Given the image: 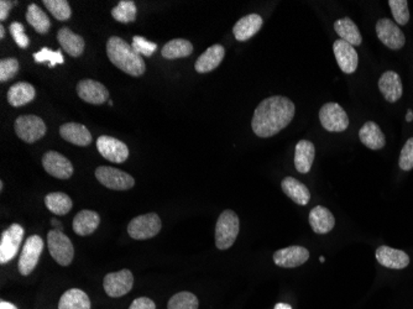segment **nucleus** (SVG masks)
<instances>
[{"label":"nucleus","instance_id":"2","mask_svg":"<svg viewBox=\"0 0 413 309\" xmlns=\"http://www.w3.org/2000/svg\"><path fill=\"white\" fill-rule=\"evenodd\" d=\"M107 55L110 62L119 70L134 77L145 73L147 66L140 55L134 51L133 46L118 36H112L107 42Z\"/></svg>","mask_w":413,"mask_h":309},{"label":"nucleus","instance_id":"27","mask_svg":"<svg viewBox=\"0 0 413 309\" xmlns=\"http://www.w3.org/2000/svg\"><path fill=\"white\" fill-rule=\"evenodd\" d=\"M359 139L370 150H381L386 145V139L381 127L374 121H368L362 125L359 132Z\"/></svg>","mask_w":413,"mask_h":309},{"label":"nucleus","instance_id":"42","mask_svg":"<svg viewBox=\"0 0 413 309\" xmlns=\"http://www.w3.org/2000/svg\"><path fill=\"white\" fill-rule=\"evenodd\" d=\"M399 164L402 171L413 170V138L408 139L402 147Z\"/></svg>","mask_w":413,"mask_h":309},{"label":"nucleus","instance_id":"8","mask_svg":"<svg viewBox=\"0 0 413 309\" xmlns=\"http://www.w3.org/2000/svg\"><path fill=\"white\" fill-rule=\"evenodd\" d=\"M44 250V240L38 235L29 236L20 255L18 270L23 276H29L38 266V260Z\"/></svg>","mask_w":413,"mask_h":309},{"label":"nucleus","instance_id":"39","mask_svg":"<svg viewBox=\"0 0 413 309\" xmlns=\"http://www.w3.org/2000/svg\"><path fill=\"white\" fill-rule=\"evenodd\" d=\"M34 60L38 62V64H42V62H50L49 67L52 69L55 64H62L64 62V56H62V52L61 51H52L47 47H44L38 52L34 53Z\"/></svg>","mask_w":413,"mask_h":309},{"label":"nucleus","instance_id":"52","mask_svg":"<svg viewBox=\"0 0 413 309\" xmlns=\"http://www.w3.org/2000/svg\"><path fill=\"white\" fill-rule=\"evenodd\" d=\"M108 104L112 107V106H113V101H108Z\"/></svg>","mask_w":413,"mask_h":309},{"label":"nucleus","instance_id":"33","mask_svg":"<svg viewBox=\"0 0 413 309\" xmlns=\"http://www.w3.org/2000/svg\"><path fill=\"white\" fill-rule=\"evenodd\" d=\"M45 206L53 214L66 215L70 213L73 202L70 197L62 192H53L45 197Z\"/></svg>","mask_w":413,"mask_h":309},{"label":"nucleus","instance_id":"10","mask_svg":"<svg viewBox=\"0 0 413 309\" xmlns=\"http://www.w3.org/2000/svg\"><path fill=\"white\" fill-rule=\"evenodd\" d=\"M97 180L109 190H127L133 188L135 180L124 171L114 167L101 166L96 170Z\"/></svg>","mask_w":413,"mask_h":309},{"label":"nucleus","instance_id":"12","mask_svg":"<svg viewBox=\"0 0 413 309\" xmlns=\"http://www.w3.org/2000/svg\"><path fill=\"white\" fill-rule=\"evenodd\" d=\"M376 35L382 44L391 50H400L406 44V38L397 24L384 18L376 23Z\"/></svg>","mask_w":413,"mask_h":309},{"label":"nucleus","instance_id":"30","mask_svg":"<svg viewBox=\"0 0 413 309\" xmlns=\"http://www.w3.org/2000/svg\"><path fill=\"white\" fill-rule=\"evenodd\" d=\"M334 32H337L342 40L351 46H360L362 36L359 27L350 18H342L334 23Z\"/></svg>","mask_w":413,"mask_h":309},{"label":"nucleus","instance_id":"32","mask_svg":"<svg viewBox=\"0 0 413 309\" xmlns=\"http://www.w3.org/2000/svg\"><path fill=\"white\" fill-rule=\"evenodd\" d=\"M192 52H193V45L188 40L175 38L168 41L162 47L161 55L167 60H176V58L191 56Z\"/></svg>","mask_w":413,"mask_h":309},{"label":"nucleus","instance_id":"48","mask_svg":"<svg viewBox=\"0 0 413 309\" xmlns=\"http://www.w3.org/2000/svg\"><path fill=\"white\" fill-rule=\"evenodd\" d=\"M52 225L55 227L56 230H60V232H62V224L60 223V221H56V219H52Z\"/></svg>","mask_w":413,"mask_h":309},{"label":"nucleus","instance_id":"51","mask_svg":"<svg viewBox=\"0 0 413 309\" xmlns=\"http://www.w3.org/2000/svg\"><path fill=\"white\" fill-rule=\"evenodd\" d=\"M319 260H321V262H325V258H323V256H321V258H319Z\"/></svg>","mask_w":413,"mask_h":309},{"label":"nucleus","instance_id":"46","mask_svg":"<svg viewBox=\"0 0 413 309\" xmlns=\"http://www.w3.org/2000/svg\"><path fill=\"white\" fill-rule=\"evenodd\" d=\"M0 309H18V307L15 304H13V303L1 301L0 302Z\"/></svg>","mask_w":413,"mask_h":309},{"label":"nucleus","instance_id":"50","mask_svg":"<svg viewBox=\"0 0 413 309\" xmlns=\"http://www.w3.org/2000/svg\"><path fill=\"white\" fill-rule=\"evenodd\" d=\"M5 36V29H4V26L0 25V38H4Z\"/></svg>","mask_w":413,"mask_h":309},{"label":"nucleus","instance_id":"22","mask_svg":"<svg viewBox=\"0 0 413 309\" xmlns=\"http://www.w3.org/2000/svg\"><path fill=\"white\" fill-rule=\"evenodd\" d=\"M224 56L225 49L222 45H213L198 57L195 69L198 73H208L210 71L216 70V67L222 64Z\"/></svg>","mask_w":413,"mask_h":309},{"label":"nucleus","instance_id":"13","mask_svg":"<svg viewBox=\"0 0 413 309\" xmlns=\"http://www.w3.org/2000/svg\"><path fill=\"white\" fill-rule=\"evenodd\" d=\"M97 149L103 158L115 164H123L129 158V149L127 144L113 136L102 135L97 140Z\"/></svg>","mask_w":413,"mask_h":309},{"label":"nucleus","instance_id":"5","mask_svg":"<svg viewBox=\"0 0 413 309\" xmlns=\"http://www.w3.org/2000/svg\"><path fill=\"white\" fill-rule=\"evenodd\" d=\"M319 120L329 133H343L349 127V116L338 103H327L321 108Z\"/></svg>","mask_w":413,"mask_h":309},{"label":"nucleus","instance_id":"14","mask_svg":"<svg viewBox=\"0 0 413 309\" xmlns=\"http://www.w3.org/2000/svg\"><path fill=\"white\" fill-rule=\"evenodd\" d=\"M45 171L58 180H68L73 175V166L70 160L60 152H46L42 158Z\"/></svg>","mask_w":413,"mask_h":309},{"label":"nucleus","instance_id":"41","mask_svg":"<svg viewBox=\"0 0 413 309\" xmlns=\"http://www.w3.org/2000/svg\"><path fill=\"white\" fill-rule=\"evenodd\" d=\"M132 46H133L134 51L140 56L141 55L147 57L153 56V52L158 50V44L147 41V38H144L142 36H134Z\"/></svg>","mask_w":413,"mask_h":309},{"label":"nucleus","instance_id":"37","mask_svg":"<svg viewBox=\"0 0 413 309\" xmlns=\"http://www.w3.org/2000/svg\"><path fill=\"white\" fill-rule=\"evenodd\" d=\"M45 7L60 21H66L71 18L72 10L66 0H44Z\"/></svg>","mask_w":413,"mask_h":309},{"label":"nucleus","instance_id":"35","mask_svg":"<svg viewBox=\"0 0 413 309\" xmlns=\"http://www.w3.org/2000/svg\"><path fill=\"white\" fill-rule=\"evenodd\" d=\"M138 9L132 0H121V3L113 8L112 16L121 24H130L136 20Z\"/></svg>","mask_w":413,"mask_h":309},{"label":"nucleus","instance_id":"43","mask_svg":"<svg viewBox=\"0 0 413 309\" xmlns=\"http://www.w3.org/2000/svg\"><path fill=\"white\" fill-rule=\"evenodd\" d=\"M10 34L20 49H26L29 46L30 40L26 36L25 29L21 23L14 21L13 24L10 25Z\"/></svg>","mask_w":413,"mask_h":309},{"label":"nucleus","instance_id":"23","mask_svg":"<svg viewBox=\"0 0 413 309\" xmlns=\"http://www.w3.org/2000/svg\"><path fill=\"white\" fill-rule=\"evenodd\" d=\"M281 188L288 198H291L299 206H307L311 201V192L307 186L293 177H285L281 182Z\"/></svg>","mask_w":413,"mask_h":309},{"label":"nucleus","instance_id":"3","mask_svg":"<svg viewBox=\"0 0 413 309\" xmlns=\"http://www.w3.org/2000/svg\"><path fill=\"white\" fill-rule=\"evenodd\" d=\"M240 230V221L236 212L227 209L219 215L216 225V246L219 250H227L236 243Z\"/></svg>","mask_w":413,"mask_h":309},{"label":"nucleus","instance_id":"24","mask_svg":"<svg viewBox=\"0 0 413 309\" xmlns=\"http://www.w3.org/2000/svg\"><path fill=\"white\" fill-rule=\"evenodd\" d=\"M101 224V217L95 210L84 209L77 213L73 219V232L79 236H88L95 233Z\"/></svg>","mask_w":413,"mask_h":309},{"label":"nucleus","instance_id":"34","mask_svg":"<svg viewBox=\"0 0 413 309\" xmlns=\"http://www.w3.org/2000/svg\"><path fill=\"white\" fill-rule=\"evenodd\" d=\"M26 20L38 34H46L51 27V21L47 14H45L38 4L29 5L26 12Z\"/></svg>","mask_w":413,"mask_h":309},{"label":"nucleus","instance_id":"49","mask_svg":"<svg viewBox=\"0 0 413 309\" xmlns=\"http://www.w3.org/2000/svg\"><path fill=\"white\" fill-rule=\"evenodd\" d=\"M406 120L407 121H412L413 120V112L411 109L407 110Z\"/></svg>","mask_w":413,"mask_h":309},{"label":"nucleus","instance_id":"6","mask_svg":"<svg viewBox=\"0 0 413 309\" xmlns=\"http://www.w3.org/2000/svg\"><path fill=\"white\" fill-rule=\"evenodd\" d=\"M162 223L156 213H149L134 218L127 225V234L135 240L151 239L160 233Z\"/></svg>","mask_w":413,"mask_h":309},{"label":"nucleus","instance_id":"21","mask_svg":"<svg viewBox=\"0 0 413 309\" xmlns=\"http://www.w3.org/2000/svg\"><path fill=\"white\" fill-rule=\"evenodd\" d=\"M316 158L314 144L308 140H301L295 149V167L299 173H308Z\"/></svg>","mask_w":413,"mask_h":309},{"label":"nucleus","instance_id":"36","mask_svg":"<svg viewBox=\"0 0 413 309\" xmlns=\"http://www.w3.org/2000/svg\"><path fill=\"white\" fill-rule=\"evenodd\" d=\"M199 301L191 292H179L170 298L167 309H198Z\"/></svg>","mask_w":413,"mask_h":309},{"label":"nucleus","instance_id":"7","mask_svg":"<svg viewBox=\"0 0 413 309\" xmlns=\"http://www.w3.org/2000/svg\"><path fill=\"white\" fill-rule=\"evenodd\" d=\"M15 133L27 144L42 139L46 134V124L38 115H21L14 123Z\"/></svg>","mask_w":413,"mask_h":309},{"label":"nucleus","instance_id":"11","mask_svg":"<svg viewBox=\"0 0 413 309\" xmlns=\"http://www.w3.org/2000/svg\"><path fill=\"white\" fill-rule=\"evenodd\" d=\"M134 286V276L130 270H121V271L108 273L104 281L103 287L109 297L119 298L127 295Z\"/></svg>","mask_w":413,"mask_h":309},{"label":"nucleus","instance_id":"28","mask_svg":"<svg viewBox=\"0 0 413 309\" xmlns=\"http://www.w3.org/2000/svg\"><path fill=\"white\" fill-rule=\"evenodd\" d=\"M36 90L34 86L27 82H18L13 84L8 90V103L12 107H23L34 101Z\"/></svg>","mask_w":413,"mask_h":309},{"label":"nucleus","instance_id":"44","mask_svg":"<svg viewBox=\"0 0 413 309\" xmlns=\"http://www.w3.org/2000/svg\"><path fill=\"white\" fill-rule=\"evenodd\" d=\"M129 309H156V304L147 297H140L133 301Z\"/></svg>","mask_w":413,"mask_h":309},{"label":"nucleus","instance_id":"16","mask_svg":"<svg viewBox=\"0 0 413 309\" xmlns=\"http://www.w3.org/2000/svg\"><path fill=\"white\" fill-rule=\"evenodd\" d=\"M333 52L337 60L338 66L344 73L351 75L355 72L359 64V56L354 46L339 38L333 44Z\"/></svg>","mask_w":413,"mask_h":309},{"label":"nucleus","instance_id":"29","mask_svg":"<svg viewBox=\"0 0 413 309\" xmlns=\"http://www.w3.org/2000/svg\"><path fill=\"white\" fill-rule=\"evenodd\" d=\"M58 44L62 46V49L72 57L81 56L86 46L82 36L77 35L68 27L60 29L58 32Z\"/></svg>","mask_w":413,"mask_h":309},{"label":"nucleus","instance_id":"17","mask_svg":"<svg viewBox=\"0 0 413 309\" xmlns=\"http://www.w3.org/2000/svg\"><path fill=\"white\" fill-rule=\"evenodd\" d=\"M77 95L89 104L101 106L109 99L108 89L102 83L93 79H82L77 84Z\"/></svg>","mask_w":413,"mask_h":309},{"label":"nucleus","instance_id":"4","mask_svg":"<svg viewBox=\"0 0 413 309\" xmlns=\"http://www.w3.org/2000/svg\"><path fill=\"white\" fill-rule=\"evenodd\" d=\"M47 246L52 259L55 260L58 265L70 266L72 264L75 258V247L67 235H64L60 230L52 229L51 232L47 234Z\"/></svg>","mask_w":413,"mask_h":309},{"label":"nucleus","instance_id":"45","mask_svg":"<svg viewBox=\"0 0 413 309\" xmlns=\"http://www.w3.org/2000/svg\"><path fill=\"white\" fill-rule=\"evenodd\" d=\"M13 7V3L12 1H7V0H1L0 1V20L4 21L8 19L9 16V12Z\"/></svg>","mask_w":413,"mask_h":309},{"label":"nucleus","instance_id":"9","mask_svg":"<svg viewBox=\"0 0 413 309\" xmlns=\"http://www.w3.org/2000/svg\"><path fill=\"white\" fill-rule=\"evenodd\" d=\"M24 239V227L12 224L1 234L0 239V264L4 265L18 255L21 241Z\"/></svg>","mask_w":413,"mask_h":309},{"label":"nucleus","instance_id":"26","mask_svg":"<svg viewBox=\"0 0 413 309\" xmlns=\"http://www.w3.org/2000/svg\"><path fill=\"white\" fill-rule=\"evenodd\" d=\"M262 18L258 14H250L244 16L236 23L233 27V34L238 41H247L249 38H253L255 34L260 32L262 26Z\"/></svg>","mask_w":413,"mask_h":309},{"label":"nucleus","instance_id":"20","mask_svg":"<svg viewBox=\"0 0 413 309\" xmlns=\"http://www.w3.org/2000/svg\"><path fill=\"white\" fill-rule=\"evenodd\" d=\"M310 225L316 234H328L334 229L336 219L331 210L323 206H317L310 212Z\"/></svg>","mask_w":413,"mask_h":309},{"label":"nucleus","instance_id":"25","mask_svg":"<svg viewBox=\"0 0 413 309\" xmlns=\"http://www.w3.org/2000/svg\"><path fill=\"white\" fill-rule=\"evenodd\" d=\"M60 135L67 143L77 146H88L93 140L88 129L78 123H66L61 125Z\"/></svg>","mask_w":413,"mask_h":309},{"label":"nucleus","instance_id":"19","mask_svg":"<svg viewBox=\"0 0 413 309\" xmlns=\"http://www.w3.org/2000/svg\"><path fill=\"white\" fill-rule=\"evenodd\" d=\"M379 89L388 103L400 101L403 95V86L399 73L394 71H386L385 73H382L379 79Z\"/></svg>","mask_w":413,"mask_h":309},{"label":"nucleus","instance_id":"1","mask_svg":"<svg viewBox=\"0 0 413 309\" xmlns=\"http://www.w3.org/2000/svg\"><path fill=\"white\" fill-rule=\"evenodd\" d=\"M296 108L292 101L282 95H273L261 101L255 109L251 127L259 138H271L292 121Z\"/></svg>","mask_w":413,"mask_h":309},{"label":"nucleus","instance_id":"38","mask_svg":"<svg viewBox=\"0 0 413 309\" xmlns=\"http://www.w3.org/2000/svg\"><path fill=\"white\" fill-rule=\"evenodd\" d=\"M388 5L391 8L396 24L406 25L410 21V10L406 0H390Z\"/></svg>","mask_w":413,"mask_h":309},{"label":"nucleus","instance_id":"18","mask_svg":"<svg viewBox=\"0 0 413 309\" xmlns=\"http://www.w3.org/2000/svg\"><path fill=\"white\" fill-rule=\"evenodd\" d=\"M375 255L380 265L391 270H403L410 265V256L402 250L382 245L377 247Z\"/></svg>","mask_w":413,"mask_h":309},{"label":"nucleus","instance_id":"40","mask_svg":"<svg viewBox=\"0 0 413 309\" xmlns=\"http://www.w3.org/2000/svg\"><path fill=\"white\" fill-rule=\"evenodd\" d=\"M19 71V61L14 57H8L0 61V82H8L16 76Z\"/></svg>","mask_w":413,"mask_h":309},{"label":"nucleus","instance_id":"47","mask_svg":"<svg viewBox=\"0 0 413 309\" xmlns=\"http://www.w3.org/2000/svg\"><path fill=\"white\" fill-rule=\"evenodd\" d=\"M273 309H292L288 303H277Z\"/></svg>","mask_w":413,"mask_h":309},{"label":"nucleus","instance_id":"31","mask_svg":"<svg viewBox=\"0 0 413 309\" xmlns=\"http://www.w3.org/2000/svg\"><path fill=\"white\" fill-rule=\"evenodd\" d=\"M58 309H90L88 295L79 288L66 291L60 298Z\"/></svg>","mask_w":413,"mask_h":309},{"label":"nucleus","instance_id":"15","mask_svg":"<svg viewBox=\"0 0 413 309\" xmlns=\"http://www.w3.org/2000/svg\"><path fill=\"white\" fill-rule=\"evenodd\" d=\"M310 259V251L303 246H290L273 254L275 264L284 269H295L303 265Z\"/></svg>","mask_w":413,"mask_h":309}]
</instances>
